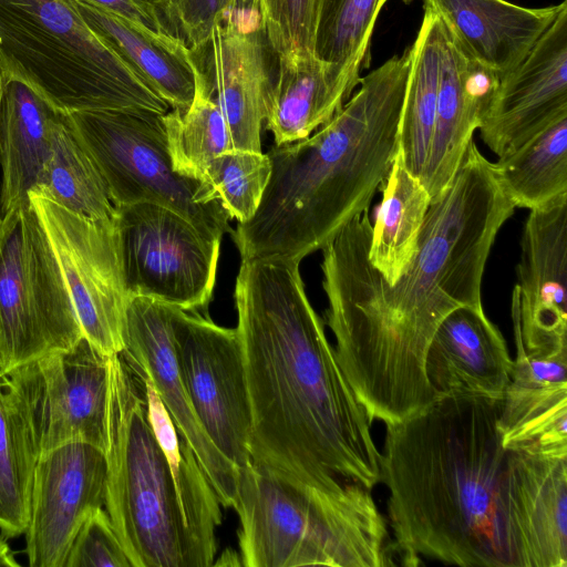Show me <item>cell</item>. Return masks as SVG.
I'll use <instances>...</instances> for the list:
<instances>
[{
  "mask_svg": "<svg viewBox=\"0 0 567 567\" xmlns=\"http://www.w3.org/2000/svg\"><path fill=\"white\" fill-rule=\"evenodd\" d=\"M32 190L90 218H113L116 214L99 169L64 114L52 124L49 155Z\"/></svg>",
  "mask_w": 567,
  "mask_h": 567,
  "instance_id": "obj_30",
  "label": "cell"
},
{
  "mask_svg": "<svg viewBox=\"0 0 567 567\" xmlns=\"http://www.w3.org/2000/svg\"><path fill=\"white\" fill-rule=\"evenodd\" d=\"M0 566L4 567H17L19 563L16 559L14 553L7 544L4 538L0 537Z\"/></svg>",
  "mask_w": 567,
  "mask_h": 567,
  "instance_id": "obj_40",
  "label": "cell"
},
{
  "mask_svg": "<svg viewBox=\"0 0 567 567\" xmlns=\"http://www.w3.org/2000/svg\"><path fill=\"white\" fill-rule=\"evenodd\" d=\"M83 336L31 203L0 215V370L73 347Z\"/></svg>",
  "mask_w": 567,
  "mask_h": 567,
  "instance_id": "obj_9",
  "label": "cell"
},
{
  "mask_svg": "<svg viewBox=\"0 0 567 567\" xmlns=\"http://www.w3.org/2000/svg\"><path fill=\"white\" fill-rule=\"evenodd\" d=\"M173 308L151 298L131 297L125 315L123 351L135 360L150 379L175 425L195 453L219 503L233 507L237 466L213 444L192 406L175 357Z\"/></svg>",
  "mask_w": 567,
  "mask_h": 567,
  "instance_id": "obj_18",
  "label": "cell"
},
{
  "mask_svg": "<svg viewBox=\"0 0 567 567\" xmlns=\"http://www.w3.org/2000/svg\"><path fill=\"white\" fill-rule=\"evenodd\" d=\"M1 80H2V71H1V66H0V83H1Z\"/></svg>",
  "mask_w": 567,
  "mask_h": 567,
  "instance_id": "obj_42",
  "label": "cell"
},
{
  "mask_svg": "<svg viewBox=\"0 0 567 567\" xmlns=\"http://www.w3.org/2000/svg\"><path fill=\"white\" fill-rule=\"evenodd\" d=\"M63 567H132L104 507L94 511L81 525Z\"/></svg>",
  "mask_w": 567,
  "mask_h": 567,
  "instance_id": "obj_37",
  "label": "cell"
},
{
  "mask_svg": "<svg viewBox=\"0 0 567 567\" xmlns=\"http://www.w3.org/2000/svg\"><path fill=\"white\" fill-rule=\"evenodd\" d=\"M443 28L434 130L421 178L431 199L454 177L499 82Z\"/></svg>",
  "mask_w": 567,
  "mask_h": 567,
  "instance_id": "obj_21",
  "label": "cell"
},
{
  "mask_svg": "<svg viewBox=\"0 0 567 567\" xmlns=\"http://www.w3.org/2000/svg\"><path fill=\"white\" fill-rule=\"evenodd\" d=\"M566 4L567 0L544 8L506 0H424L462 47L499 78L520 63Z\"/></svg>",
  "mask_w": 567,
  "mask_h": 567,
  "instance_id": "obj_23",
  "label": "cell"
},
{
  "mask_svg": "<svg viewBox=\"0 0 567 567\" xmlns=\"http://www.w3.org/2000/svg\"><path fill=\"white\" fill-rule=\"evenodd\" d=\"M517 354L498 417L506 450L567 458V346Z\"/></svg>",
  "mask_w": 567,
  "mask_h": 567,
  "instance_id": "obj_20",
  "label": "cell"
},
{
  "mask_svg": "<svg viewBox=\"0 0 567 567\" xmlns=\"http://www.w3.org/2000/svg\"><path fill=\"white\" fill-rule=\"evenodd\" d=\"M115 209L130 298L146 297L185 311L206 308L216 284L220 240L159 204Z\"/></svg>",
  "mask_w": 567,
  "mask_h": 567,
  "instance_id": "obj_10",
  "label": "cell"
},
{
  "mask_svg": "<svg viewBox=\"0 0 567 567\" xmlns=\"http://www.w3.org/2000/svg\"><path fill=\"white\" fill-rule=\"evenodd\" d=\"M443 33L441 19L424 7L420 30L410 47L411 65L400 125V147L405 166L420 179L434 130Z\"/></svg>",
  "mask_w": 567,
  "mask_h": 567,
  "instance_id": "obj_28",
  "label": "cell"
},
{
  "mask_svg": "<svg viewBox=\"0 0 567 567\" xmlns=\"http://www.w3.org/2000/svg\"><path fill=\"white\" fill-rule=\"evenodd\" d=\"M352 92L315 54L280 55L265 99L266 128L276 145L303 140L330 121Z\"/></svg>",
  "mask_w": 567,
  "mask_h": 567,
  "instance_id": "obj_25",
  "label": "cell"
},
{
  "mask_svg": "<svg viewBox=\"0 0 567 567\" xmlns=\"http://www.w3.org/2000/svg\"><path fill=\"white\" fill-rule=\"evenodd\" d=\"M268 0H231L229 12L224 21L241 27H265V12Z\"/></svg>",
  "mask_w": 567,
  "mask_h": 567,
  "instance_id": "obj_39",
  "label": "cell"
},
{
  "mask_svg": "<svg viewBox=\"0 0 567 567\" xmlns=\"http://www.w3.org/2000/svg\"><path fill=\"white\" fill-rule=\"evenodd\" d=\"M271 173L267 153L233 148L213 158L202 182L238 223L250 219L260 204Z\"/></svg>",
  "mask_w": 567,
  "mask_h": 567,
  "instance_id": "obj_34",
  "label": "cell"
},
{
  "mask_svg": "<svg viewBox=\"0 0 567 567\" xmlns=\"http://www.w3.org/2000/svg\"><path fill=\"white\" fill-rule=\"evenodd\" d=\"M29 199L56 257L83 336L106 355L121 352L130 296L115 216L90 218L35 190Z\"/></svg>",
  "mask_w": 567,
  "mask_h": 567,
  "instance_id": "obj_11",
  "label": "cell"
},
{
  "mask_svg": "<svg viewBox=\"0 0 567 567\" xmlns=\"http://www.w3.org/2000/svg\"><path fill=\"white\" fill-rule=\"evenodd\" d=\"M502 399L439 396L385 426L380 453L400 564L421 557L463 567H516L505 514Z\"/></svg>",
  "mask_w": 567,
  "mask_h": 567,
  "instance_id": "obj_3",
  "label": "cell"
},
{
  "mask_svg": "<svg viewBox=\"0 0 567 567\" xmlns=\"http://www.w3.org/2000/svg\"><path fill=\"white\" fill-rule=\"evenodd\" d=\"M0 66L62 114L169 109L89 28L75 0H0Z\"/></svg>",
  "mask_w": 567,
  "mask_h": 567,
  "instance_id": "obj_7",
  "label": "cell"
},
{
  "mask_svg": "<svg viewBox=\"0 0 567 567\" xmlns=\"http://www.w3.org/2000/svg\"><path fill=\"white\" fill-rule=\"evenodd\" d=\"M163 123L173 169L182 176L202 181L207 164L234 148L220 110L196 83L188 110L166 112Z\"/></svg>",
  "mask_w": 567,
  "mask_h": 567,
  "instance_id": "obj_33",
  "label": "cell"
},
{
  "mask_svg": "<svg viewBox=\"0 0 567 567\" xmlns=\"http://www.w3.org/2000/svg\"><path fill=\"white\" fill-rule=\"evenodd\" d=\"M514 206L534 209L567 194V113L492 163Z\"/></svg>",
  "mask_w": 567,
  "mask_h": 567,
  "instance_id": "obj_29",
  "label": "cell"
},
{
  "mask_svg": "<svg viewBox=\"0 0 567 567\" xmlns=\"http://www.w3.org/2000/svg\"><path fill=\"white\" fill-rule=\"evenodd\" d=\"M109 358L85 337L7 370L38 458L73 441L104 451Z\"/></svg>",
  "mask_w": 567,
  "mask_h": 567,
  "instance_id": "obj_12",
  "label": "cell"
},
{
  "mask_svg": "<svg viewBox=\"0 0 567 567\" xmlns=\"http://www.w3.org/2000/svg\"><path fill=\"white\" fill-rule=\"evenodd\" d=\"M166 35L188 50L204 44L227 17L231 0H151Z\"/></svg>",
  "mask_w": 567,
  "mask_h": 567,
  "instance_id": "obj_36",
  "label": "cell"
},
{
  "mask_svg": "<svg viewBox=\"0 0 567 567\" xmlns=\"http://www.w3.org/2000/svg\"><path fill=\"white\" fill-rule=\"evenodd\" d=\"M515 208L472 141L447 187L431 200L417 250L394 284L368 258L369 209L321 249L326 323L372 422L396 424L439 398L425 372L432 338L452 311L483 308L487 258Z\"/></svg>",
  "mask_w": 567,
  "mask_h": 567,
  "instance_id": "obj_1",
  "label": "cell"
},
{
  "mask_svg": "<svg viewBox=\"0 0 567 567\" xmlns=\"http://www.w3.org/2000/svg\"><path fill=\"white\" fill-rule=\"evenodd\" d=\"M237 331L251 461L328 495L375 506L380 452L293 260H241Z\"/></svg>",
  "mask_w": 567,
  "mask_h": 567,
  "instance_id": "obj_2",
  "label": "cell"
},
{
  "mask_svg": "<svg viewBox=\"0 0 567 567\" xmlns=\"http://www.w3.org/2000/svg\"><path fill=\"white\" fill-rule=\"evenodd\" d=\"M37 461L10 375L0 370V532L4 539L25 533Z\"/></svg>",
  "mask_w": 567,
  "mask_h": 567,
  "instance_id": "obj_31",
  "label": "cell"
},
{
  "mask_svg": "<svg viewBox=\"0 0 567 567\" xmlns=\"http://www.w3.org/2000/svg\"><path fill=\"white\" fill-rule=\"evenodd\" d=\"M512 368L506 341L483 308L462 307L447 315L425 358V372L437 396L503 399Z\"/></svg>",
  "mask_w": 567,
  "mask_h": 567,
  "instance_id": "obj_22",
  "label": "cell"
},
{
  "mask_svg": "<svg viewBox=\"0 0 567 567\" xmlns=\"http://www.w3.org/2000/svg\"><path fill=\"white\" fill-rule=\"evenodd\" d=\"M388 0H381L382 4H384ZM404 3H409L411 2L412 0H402Z\"/></svg>",
  "mask_w": 567,
  "mask_h": 567,
  "instance_id": "obj_41",
  "label": "cell"
},
{
  "mask_svg": "<svg viewBox=\"0 0 567 567\" xmlns=\"http://www.w3.org/2000/svg\"><path fill=\"white\" fill-rule=\"evenodd\" d=\"M431 200L421 179L405 166L400 147L382 184V202L371 226L368 250L372 266L391 285L417 250Z\"/></svg>",
  "mask_w": 567,
  "mask_h": 567,
  "instance_id": "obj_27",
  "label": "cell"
},
{
  "mask_svg": "<svg viewBox=\"0 0 567 567\" xmlns=\"http://www.w3.org/2000/svg\"><path fill=\"white\" fill-rule=\"evenodd\" d=\"M163 115L148 111L64 114L99 169L114 207L159 204L186 217L204 235L221 240L231 231V218L208 185L173 169Z\"/></svg>",
  "mask_w": 567,
  "mask_h": 567,
  "instance_id": "obj_8",
  "label": "cell"
},
{
  "mask_svg": "<svg viewBox=\"0 0 567 567\" xmlns=\"http://www.w3.org/2000/svg\"><path fill=\"white\" fill-rule=\"evenodd\" d=\"M516 276L515 340L527 353L567 346V194L529 209Z\"/></svg>",
  "mask_w": 567,
  "mask_h": 567,
  "instance_id": "obj_16",
  "label": "cell"
},
{
  "mask_svg": "<svg viewBox=\"0 0 567 567\" xmlns=\"http://www.w3.org/2000/svg\"><path fill=\"white\" fill-rule=\"evenodd\" d=\"M106 480L104 451L89 442H69L38 458L24 533L30 566L63 567L81 525L105 505Z\"/></svg>",
  "mask_w": 567,
  "mask_h": 567,
  "instance_id": "obj_14",
  "label": "cell"
},
{
  "mask_svg": "<svg viewBox=\"0 0 567 567\" xmlns=\"http://www.w3.org/2000/svg\"><path fill=\"white\" fill-rule=\"evenodd\" d=\"M504 491L516 567H567V458L507 450Z\"/></svg>",
  "mask_w": 567,
  "mask_h": 567,
  "instance_id": "obj_19",
  "label": "cell"
},
{
  "mask_svg": "<svg viewBox=\"0 0 567 567\" xmlns=\"http://www.w3.org/2000/svg\"><path fill=\"white\" fill-rule=\"evenodd\" d=\"M319 0H268L265 29L277 56L313 54Z\"/></svg>",
  "mask_w": 567,
  "mask_h": 567,
  "instance_id": "obj_35",
  "label": "cell"
},
{
  "mask_svg": "<svg viewBox=\"0 0 567 567\" xmlns=\"http://www.w3.org/2000/svg\"><path fill=\"white\" fill-rule=\"evenodd\" d=\"M233 508L246 567H385L398 558L378 506H363L249 461Z\"/></svg>",
  "mask_w": 567,
  "mask_h": 567,
  "instance_id": "obj_6",
  "label": "cell"
},
{
  "mask_svg": "<svg viewBox=\"0 0 567 567\" xmlns=\"http://www.w3.org/2000/svg\"><path fill=\"white\" fill-rule=\"evenodd\" d=\"M104 508L132 567H208L219 499L203 467H176L148 415L146 378L125 351L109 358Z\"/></svg>",
  "mask_w": 567,
  "mask_h": 567,
  "instance_id": "obj_5",
  "label": "cell"
},
{
  "mask_svg": "<svg viewBox=\"0 0 567 567\" xmlns=\"http://www.w3.org/2000/svg\"><path fill=\"white\" fill-rule=\"evenodd\" d=\"M381 0H319L313 54L355 89L360 69L369 63V48Z\"/></svg>",
  "mask_w": 567,
  "mask_h": 567,
  "instance_id": "obj_32",
  "label": "cell"
},
{
  "mask_svg": "<svg viewBox=\"0 0 567 567\" xmlns=\"http://www.w3.org/2000/svg\"><path fill=\"white\" fill-rule=\"evenodd\" d=\"M96 9L165 34L164 27L151 0H76Z\"/></svg>",
  "mask_w": 567,
  "mask_h": 567,
  "instance_id": "obj_38",
  "label": "cell"
},
{
  "mask_svg": "<svg viewBox=\"0 0 567 567\" xmlns=\"http://www.w3.org/2000/svg\"><path fill=\"white\" fill-rule=\"evenodd\" d=\"M89 28L172 107L186 112L195 94L188 49L175 39L75 0Z\"/></svg>",
  "mask_w": 567,
  "mask_h": 567,
  "instance_id": "obj_26",
  "label": "cell"
},
{
  "mask_svg": "<svg viewBox=\"0 0 567 567\" xmlns=\"http://www.w3.org/2000/svg\"><path fill=\"white\" fill-rule=\"evenodd\" d=\"M172 330L179 375L199 423L227 460L244 466L251 460V409L237 329L174 307Z\"/></svg>",
  "mask_w": 567,
  "mask_h": 567,
  "instance_id": "obj_13",
  "label": "cell"
},
{
  "mask_svg": "<svg viewBox=\"0 0 567 567\" xmlns=\"http://www.w3.org/2000/svg\"><path fill=\"white\" fill-rule=\"evenodd\" d=\"M411 50L360 78L358 91L315 134L271 146L255 215L231 230L240 259L301 261L368 210L400 148Z\"/></svg>",
  "mask_w": 567,
  "mask_h": 567,
  "instance_id": "obj_4",
  "label": "cell"
},
{
  "mask_svg": "<svg viewBox=\"0 0 567 567\" xmlns=\"http://www.w3.org/2000/svg\"><path fill=\"white\" fill-rule=\"evenodd\" d=\"M567 113V4L498 85L478 127L501 156Z\"/></svg>",
  "mask_w": 567,
  "mask_h": 567,
  "instance_id": "obj_17",
  "label": "cell"
},
{
  "mask_svg": "<svg viewBox=\"0 0 567 567\" xmlns=\"http://www.w3.org/2000/svg\"><path fill=\"white\" fill-rule=\"evenodd\" d=\"M22 80L2 74L0 83V215L30 203L50 151V133L60 116Z\"/></svg>",
  "mask_w": 567,
  "mask_h": 567,
  "instance_id": "obj_24",
  "label": "cell"
},
{
  "mask_svg": "<svg viewBox=\"0 0 567 567\" xmlns=\"http://www.w3.org/2000/svg\"><path fill=\"white\" fill-rule=\"evenodd\" d=\"M188 54L195 83L220 110L233 147L262 152L265 99L278 64L265 27L223 21Z\"/></svg>",
  "mask_w": 567,
  "mask_h": 567,
  "instance_id": "obj_15",
  "label": "cell"
}]
</instances>
